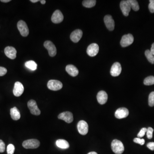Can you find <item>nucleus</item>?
Returning <instances> with one entry per match:
<instances>
[{"label": "nucleus", "instance_id": "8", "mask_svg": "<svg viewBox=\"0 0 154 154\" xmlns=\"http://www.w3.org/2000/svg\"><path fill=\"white\" fill-rule=\"evenodd\" d=\"M77 130L81 135H85L88 132V125L87 122L83 120L79 121L77 123Z\"/></svg>", "mask_w": 154, "mask_h": 154}, {"label": "nucleus", "instance_id": "40", "mask_svg": "<svg viewBox=\"0 0 154 154\" xmlns=\"http://www.w3.org/2000/svg\"><path fill=\"white\" fill-rule=\"evenodd\" d=\"M30 1L32 3H36L37 2H38L39 1V0H31Z\"/></svg>", "mask_w": 154, "mask_h": 154}, {"label": "nucleus", "instance_id": "37", "mask_svg": "<svg viewBox=\"0 0 154 154\" xmlns=\"http://www.w3.org/2000/svg\"><path fill=\"white\" fill-rule=\"evenodd\" d=\"M152 54L154 56V43L152 44V47H151V50H150Z\"/></svg>", "mask_w": 154, "mask_h": 154}, {"label": "nucleus", "instance_id": "32", "mask_svg": "<svg viewBox=\"0 0 154 154\" xmlns=\"http://www.w3.org/2000/svg\"><path fill=\"white\" fill-rule=\"evenodd\" d=\"M134 142L135 143H138L141 145H144L145 143V140L143 139L140 138H135L134 139Z\"/></svg>", "mask_w": 154, "mask_h": 154}, {"label": "nucleus", "instance_id": "7", "mask_svg": "<svg viewBox=\"0 0 154 154\" xmlns=\"http://www.w3.org/2000/svg\"><path fill=\"white\" fill-rule=\"evenodd\" d=\"M134 38L132 34H126L122 37L120 41V44L123 47H126L132 44L134 42Z\"/></svg>", "mask_w": 154, "mask_h": 154}, {"label": "nucleus", "instance_id": "3", "mask_svg": "<svg viewBox=\"0 0 154 154\" xmlns=\"http://www.w3.org/2000/svg\"><path fill=\"white\" fill-rule=\"evenodd\" d=\"M17 27L21 36L24 37L28 36L29 33V29L25 21L23 20L19 21L17 24Z\"/></svg>", "mask_w": 154, "mask_h": 154}, {"label": "nucleus", "instance_id": "22", "mask_svg": "<svg viewBox=\"0 0 154 154\" xmlns=\"http://www.w3.org/2000/svg\"><path fill=\"white\" fill-rule=\"evenodd\" d=\"M57 146L62 149H67L69 147V143L67 141L63 139H59L57 140L56 142Z\"/></svg>", "mask_w": 154, "mask_h": 154}, {"label": "nucleus", "instance_id": "5", "mask_svg": "<svg viewBox=\"0 0 154 154\" xmlns=\"http://www.w3.org/2000/svg\"><path fill=\"white\" fill-rule=\"evenodd\" d=\"M47 87L51 90L57 91L62 88L63 84L61 81L57 80H51L48 82Z\"/></svg>", "mask_w": 154, "mask_h": 154}, {"label": "nucleus", "instance_id": "16", "mask_svg": "<svg viewBox=\"0 0 154 154\" xmlns=\"http://www.w3.org/2000/svg\"><path fill=\"white\" fill-rule=\"evenodd\" d=\"M129 114V111L125 107L119 108L116 111L115 113V117L119 119L125 118L128 117Z\"/></svg>", "mask_w": 154, "mask_h": 154}, {"label": "nucleus", "instance_id": "30", "mask_svg": "<svg viewBox=\"0 0 154 154\" xmlns=\"http://www.w3.org/2000/svg\"><path fill=\"white\" fill-rule=\"evenodd\" d=\"M153 129L151 128V127H149V128L147 129V137L148 139H151L153 138Z\"/></svg>", "mask_w": 154, "mask_h": 154}, {"label": "nucleus", "instance_id": "4", "mask_svg": "<svg viewBox=\"0 0 154 154\" xmlns=\"http://www.w3.org/2000/svg\"><path fill=\"white\" fill-rule=\"evenodd\" d=\"M27 106L32 114L36 116L40 115L41 111L39 109L37 102L35 100H31L29 101L27 103Z\"/></svg>", "mask_w": 154, "mask_h": 154}, {"label": "nucleus", "instance_id": "14", "mask_svg": "<svg viewBox=\"0 0 154 154\" xmlns=\"http://www.w3.org/2000/svg\"><path fill=\"white\" fill-rule=\"evenodd\" d=\"M104 22L106 26L109 31H112L114 30L115 23L111 15H105L104 17Z\"/></svg>", "mask_w": 154, "mask_h": 154}, {"label": "nucleus", "instance_id": "15", "mask_svg": "<svg viewBox=\"0 0 154 154\" xmlns=\"http://www.w3.org/2000/svg\"><path fill=\"white\" fill-rule=\"evenodd\" d=\"M122 71L121 64L118 62L113 63L111 69V74L113 77L119 76Z\"/></svg>", "mask_w": 154, "mask_h": 154}, {"label": "nucleus", "instance_id": "24", "mask_svg": "<svg viewBox=\"0 0 154 154\" xmlns=\"http://www.w3.org/2000/svg\"><path fill=\"white\" fill-rule=\"evenodd\" d=\"M96 3L95 0H85L83 1L82 4L85 7L91 8L95 6Z\"/></svg>", "mask_w": 154, "mask_h": 154}, {"label": "nucleus", "instance_id": "29", "mask_svg": "<svg viewBox=\"0 0 154 154\" xmlns=\"http://www.w3.org/2000/svg\"><path fill=\"white\" fill-rule=\"evenodd\" d=\"M15 148L13 144H10L8 145L7 147V154H13L14 153Z\"/></svg>", "mask_w": 154, "mask_h": 154}, {"label": "nucleus", "instance_id": "18", "mask_svg": "<svg viewBox=\"0 0 154 154\" xmlns=\"http://www.w3.org/2000/svg\"><path fill=\"white\" fill-rule=\"evenodd\" d=\"M83 35V32L80 29H77L73 31L70 35V39L73 42L77 43L80 41Z\"/></svg>", "mask_w": 154, "mask_h": 154}, {"label": "nucleus", "instance_id": "33", "mask_svg": "<svg viewBox=\"0 0 154 154\" xmlns=\"http://www.w3.org/2000/svg\"><path fill=\"white\" fill-rule=\"evenodd\" d=\"M149 11L152 13H154V0H150L149 1Z\"/></svg>", "mask_w": 154, "mask_h": 154}, {"label": "nucleus", "instance_id": "27", "mask_svg": "<svg viewBox=\"0 0 154 154\" xmlns=\"http://www.w3.org/2000/svg\"><path fill=\"white\" fill-rule=\"evenodd\" d=\"M144 84L145 85H152L154 84V77L153 76H149L146 77L144 80Z\"/></svg>", "mask_w": 154, "mask_h": 154}, {"label": "nucleus", "instance_id": "2", "mask_svg": "<svg viewBox=\"0 0 154 154\" xmlns=\"http://www.w3.org/2000/svg\"><path fill=\"white\" fill-rule=\"evenodd\" d=\"M22 146L26 149H34L39 147L40 142L37 139H29L24 141L22 143Z\"/></svg>", "mask_w": 154, "mask_h": 154}, {"label": "nucleus", "instance_id": "13", "mask_svg": "<svg viewBox=\"0 0 154 154\" xmlns=\"http://www.w3.org/2000/svg\"><path fill=\"white\" fill-rule=\"evenodd\" d=\"M63 15L60 10H56L55 11L51 17V21L55 24L61 23L63 20Z\"/></svg>", "mask_w": 154, "mask_h": 154}, {"label": "nucleus", "instance_id": "39", "mask_svg": "<svg viewBox=\"0 0 154 154\" xmlns=\"http://www.w3.org/2000/svg\"><path fill=\"white\" fill-rule=\"evenodd\" d=\"M40 1V3L43 4H45V3H46V1H45V0H41Z\"/></svg>", "mask_w": 154, "mask_h": 154}, {"label": "nucleus", "instance_id": "23", "mask_svg": "<svg viewBox=\"0 0 154 154\" xmlns=\"http://www.w3.org/2000/svg\"><path fill=\"white\" fill-rule=\"evenodd\" d=\"M25 66L27 68L32 71L36 70L37 67V63L33 61H30L26 62L25 63Z\"/></svg>", "mask_w": 154, "mask_h": 154}, {"label": "nucleus", "instance_id": "36", "mask_svg": "<svg viewBox=\"0 0 154 154\" xmlns=\"http://www.w3.org/2000/svg\"><path fill=\"white\" fill-rule=\"evenodd\" d=\"M147 147L150 150L152 151L154 150V142H150L148 143Z\"/></svg>", "mask_w": 154, "mask_h": 154}, {"label": "nucleus", "instance_id": "35", "mask_svg": "<svg viewBox=\"0 0 154 154\" xmlns=\"http://www.w3.org/2000/svg\"><path fill=\"white\" fill-rule=\"evenodd\" d=\"M7 73V69L3 67H0V76L5 75Z\"/></svg>", "mask_w": 154, "mask_h": 154}, {"label": "nucleus", "instance_id": "1", "mask_svg": "<svg viewBox=\"0 0 154 154\" xmlns=\"http://www.w3.org/2000/svg\"><path fill=\"white\" fill-rule=\"evenodd\" d=\"M112 150L116 154H121L124 151V147L122 142L115 139L111 143Z\"/></svg>", "mask_w": 154, "mask_h": 154}, {"label": "nucleus", "instance_id": "17", "mask_svg": "<svg viewBox=\"0 0 154 154\" xmlns=\"http://www.w3.org/2000/svg\"><path fill=\"white\" fill-rule=\"evenodd\" d=\"M4 53L7 57L12 60L16 58L17 51L14 47L12 46L6 47L4 49Z\"/></svg>", "mask_w": 154, "mask_h": 154}, {"label": "nucleus", "instance_id": "10", "mask_svg": "<svg viewBox=\"0 0 154 154\" xmlns=\"http://www.w3.org/2000/svg\"><path fill=\"white\" fill-rule=\"evenodd\" d=\"M24 91V87L23 84L20 82L17 81L15 83L13 89V93L15 96L16 97H19L21 96L23 93Z\"/></svg>", "mask_w": 154, "mask_h": 154}, {"label": "nucleus", "instance_id": "6", "mask_svg": "<svg viewBox=\"0 0 154 154\" xmlns=\"http://www.w3.org/2000/svg\"><path fill=\"white\" fill-rule=\"evenodd\" d=\"M44 46L49 51L50 56L55 57L57 54V49L55 45L51 41L47 40L44 43Z\"/></svg>", "mask_w": 154, "mask_h": 154}, {"label": "nucleus", "instance_id": "9", "mask_svg": "<svg viewBox=\"0 0 154 154\" xmlns=\"http://www.w3.org/2000/svg\"><path fill=\"white\" fill-rule=\"evenodd\" d=\"M58 118L64 120L68 123H70L73 121V113L69 111L63 112L60 113L58 115Z\"/></svg>", "mask_w": 154, "mask_h": 154}, {"label": "nucleus", "instance_id": "20", "mask_svg": "<svg viewBox=\"0 0 154 154\" xmlns=\"http://www.w3.org/2000/svg\"><path fill=\"white\" fill-rule=\"evenodd\" d=\"M66 70L67 73L73 77H75L78 74L79 71L75 66L73 65H68L66 67Z\"/></svg>", "mask_w": 154, "mask_h": 154}, {"label": "nucleus", "instance_id": "25", "mask_svg": "<svg viewBox=\"0 0 154 154\" xmlns=\"http://www.w3.org/2000/svg\"><path fill=\"white\" fill-rule=\"evenodd\" d=\"M128 2L129 3L131 9H132L133 10L135 11L139 10L140 7L137 1L136 0H129Z\"/></svg>", "mask_w": 154, "mask_h": 154}, {"label": "nucleus", "instance_id": "12", "mask_svg": "<svg viewBox=\"0 0 154 154\" xmlns=\"http://www.w3.org/2000/svg\"><path fill=\"white\" fill-rule=\"evenodd\" d=\"M120 7L123 14L125 16L129 15L131 7L128 1H122L120 2Z\"/></svg>", "mask_w": 154, "mask_h": 154}, {"label": "nucleus", "instance_id": "19", "mask_svg": "<svg viewBox=\"0 0 154 154\" xmlns=\"http://www.w3.org/2000/svg\"><path fill=\"white\" fill-rule=\"evenodd\" d=\"M108 95L107 93L104 91H100L98 93L97 99L98 102L101 105H104L107 101Z\"/></svg>", "mask_w": 154, "mask_h": 154}, {"label": "nucleus", "instance_id": "21", "mask_svg": "<svg viewBox=\"0 0 154 154\" xmlns=\"http://www.w3.org/2000/svg\"><path fill=\"white\" fill-rule=\"evenodd\" d=\"M10 115L13 120H18L21 117L19 111L16 107H13L10 109Z\"/></svg>", "mask_w": 154, "mask_h": 154}, {"label": "nucleus", "instance_id": "28", "mask_svg": "<svg viewBox=\"0 0 154 154\" xmlns=\"http://www.w3.org/2000/svg\"><path fill=\"white\" fill-rule=\"evenodd\" d=\"M149 105L150 106H154V92L150 93L149 97Z\"/></svg>", "mask_w": 154, "mask_h": 154}, {"label": "nucleus", "instance_id": "41", "mask_svg": "<svg viewBox=\"0 0 154 154\" xmlns=\"http://www.w3.org/2000/svg\"><path fill=\"white\" fill-rule=\"evenodd\" d=\"M87 154H98L97 153H95V152H90V153H88Z\"/></svg>", "mask_w": 154, "mask_h": 154}, {"label": "nucleus", "instance_id": "31", "mask_svg": "<svg viewBox=\"0 0 154 154\" xmlns=\"http://www.w3.org/2000/svg\"><path fill=\"white\" fill-rule=\"evenodd\" d=\"M147 129L146 128H143L141 129L139 133L137 135L138 138H141V137H143L145 135V133L147 132Z\"/></svg>", "mask_w": 154, "mask_h": 154}, {"label": "nucleus", "instance_id": "38", "mask_svg": "<svg viewBox=\"0 0 154 154\" xmlns=\"http://www.w3.org/2000/svg\"><path fill=\"white\" fill-rule=\"evenodd\" d=\"M10 1L11 0H1V1L2 2L7 3Z\"/></svg>", "mask_w": 154, "mask_h": 154}, {"label": "nucleus", "instance_id": "34", "mask_svg": "<svg viewBox=\"0 0 154 154\" xmlns=\"http://www.w3.org/2000/svg\"><path fill=\"white\" fill-rule=\"evenodd\" d=\"M5 150V145L3 141L0 140V153H3Z\"/></svg>", "mask_w": 154, "mask_h": 154}, {"label": "nucleus", "instance_id": "11", "mask_svg": "<svg viewBox=\"0 0 154 154\" xmlns=\"http://www.w3.org/2000/svg\"><path fill=\"white\" fill-rule=\"evenodd\" d=\"M99 51V47L96 43H92L88 47L87 52L89 56L94 57L98 54Z\"/></svg>", "mask_w": 154, "mask_h": 154}, {"label": "nucleus", "instance_id": "26", "mask_svg": "<svg viewBox=\"0 0 154 154\" xmlns=\"http://www.w3.org/2000/svg\"><path fill=\"white\" fill-rule=\"evenodd\" d=\"M145 55L149 61L152 64H154V56L149 50H147L145 51Z\"/></svg>", "mask_w": 154, "mask_h": 154}]
</instances>
